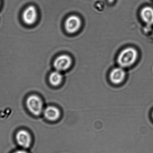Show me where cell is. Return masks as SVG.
Masks as SVG:
<instances>
[{"mask_svg": "<svg viewBox=\"0 0 153 153\" xmlns=\"http://www.w3.org/2000/svg\"><path fill=\"white\" fill-rule=\"evenodd\" d=\"M26 106L28 111L35 116H39L44 110V102L41 97L36 94H31L26 98Z\"/></svg>", "mask_w": 153, "mask_h": 153, "instance_id": "obj_1", "label": "cell"}, {"mask_svg": "<svg viewBox=\"0 0 153 153\" xmlns=\"http://www.w3.org/2000/svg\"><path fill=\"white\" fill-rule=\"evenodd\" d=\"M137 56V51L135 48H127L119 54L118 58V63L121 67H129L135 62Z\"/></svg>", "mask_w": 153, "mask_h": 153, "instance_id": "obj_2", "label": "cell"}, {"mask_svg": "<svg viewBox=\"0 0 153 153\" xmlns=\"http://www.w3.org/2000/svg\"><path fill=\"white\" fill-rule=\"evenodd\" d=\"M72 64L71 57L66 54H62L57 56L53 62V67L58 71H64L68 70Z\"/></svg>", "mask_w": 153, "mask_h": 153, "instance_id": "obj_3", "label": "cell"}, {"mask_svg": "<svg viewBox=\"0 0 153 153\" xmlns=\"http://www.w3.org/2000/svg\"><path fill=\"white\" fill-rule=\"evenodd\" d=\"M81 25V19L75 15L67 18L65 23L66 30L69 33H74L78 31Z\"/></svg>", "mask_w": 153, "mask_h": 153, "instance_id": "obj_4", "label": "cell"}, {"mask_svg": "<svg viewBox=\"0 0 153 153\" xmlns=\"http://www.w3.org/2000/svg\"><path fill=\"white\" fill-rule=\"evenodd\" d=\"M16 139L19 145L23 148H28L31 143V137L28 131L21 130L17 133Z\"/></svg>", "mask_w": 153, "mask_h": 153, "instance_id": "obj_5", "label": "cell"}, {"mask_svg": "<svg viewBox=\"0 0 153 153\" xmlns=\"http://www.w3.org/2000/svg\"><path fill=\"white\" fill-rule=\"evenodd\" d=\"M37 16V14L36 8L34 6H29L23 12L22 19L26 24L31 25L36 22Z\"/></svg>", "mask_w": 153, "mask_h": 153, "instance_id": "obj_6", "label": "cell"}, {"mask_svg": "<svg viewBox=\"0 0 153 153\" xmlns=\"http://www.w3.org/2000/svg\"><path fill=\"white\" fill-rule=\"evenodd\" d=\"M44 117L47 120L51 121L57 120L61 116V112L58 108L52 105L46 107L43 111Z\"/></svg>", "mask_w": 153, "mask_h": 153, "instance_id": "obj_7", "label": "cell"}, {"mask_svg": "<svg viewBox=\"0 0 153 153\" xmlns=\"http://www.w3.org/2000/svg\"><path fill=\"white\" fill-rule=\"evenodd\" d=\"M125 77V72L122 68H116L111 71L110 75V81L115 84H119L123 82Z\"/></svg>", "mask_w": 153, "mask_h": 153, "instance_id": "obj_8", "label": "cell"}, {"mask_svg": "<svg viewBox=\"0 0 153 153\" xmlns=\"http://www.w3.org/2000/svg\"><path fill=\"white\" fill-rule=\"evenodd\" d=\"M63 76L61 72L53 71L49 74L48 81L49 84L52 86L56 87L61 84L63 81Z\"/></svg>", "mask_w": 153, "mask_h": 153, "instance_id": "obj_9", "label": "cell"}, {"mask_svg": "<svg viewBox=\"0 0 153 153\" xmlns=\"http://www.w3.org/2000/svg\"><path fill=\"white\" fill-rule=\"evenodd\" d=\"M141 17L143 20L147 24H153V9L150 7H146L142 9Z\"/></svg>", "mask_w": 153, "mask_h": 153, "instance_id": "obj_10", "label": "cell"}, {"mask_svg": "<svg viewBox=\"0 0 153 153\" xmlns=\"http://www.w3.org/2000/svg\"><path fill=\"white\" fill-rule=\"evenodd\" d=\"M13 153H28L26 151H23V150H19V151H16L15 152Z\"/></svg>", "mask_w": 153, "mask_h": 153, "instance_id": "obj_11", "label": "cell"}, {"mask_svg": "<svg viewBox=\"0 0 153 153\" xmlns=\"http://www.w3.org/2000/svg\"><path fill=\"white\" fill-rule=\"evenodd\" d=\"M152 118H153V113H152Z\"/></svg>", "mask_w": 153, "mask_h": 153, "instance_id": "obj_12", "label": "cell"}]
</instances>
